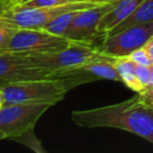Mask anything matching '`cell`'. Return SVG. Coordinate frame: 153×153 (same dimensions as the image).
Masks as SVG:
<instances>
[{"mask_svg": "<svg viewBox=\"0 0 153 153\" xmlns=\"http://www.w3.org/2000/svg\"><path fill=\"white\" fill-rule=\"evenodd\" d=\"M71 120L83 128L124 130L153 144V107L142 103L137 94L117 104L72 111Z\"/></svg>", "mask_w": 153, "mask_h": 153, "instance_id": "obj_1", "label": "cell"}, {"mask_svg": "<svg viewBox=\"0 0 153 153\" xmlns=\"http://www.w3.org/2000/svg\"><path fill=\"white\" fill-rule=\"evenodd\" d=\"M4 97V104L13 103H43L57 105L69 90L60 79L25 80L0 84Z\"/></svg>", "mask_w": 153, "mask_h": 153, "instance_id": "obj_2", "label": "cell"}, {"mask_svg": "<svg viewBox=\"0 0 153 153\" xmlns=\"http://www.w3.org/2000/svg\"><path fill=\"white\" fill-rule=\"evenodd\" d=\"M102 0H81L46 7H3L0 17L17 28H43L59 15L71 11H83L104 3ZM110 2V1H109Z\"/></svg>", "mask_w": 153, "mask_h": 153, "instance_id": "obj_3", "label": "cell"}, {"mask_svg": "<svg viewBox=\"0 0 153 153\" xmlns=\"http://www.w3.org/2000/svg\"><path fill=\"white\" fill-rule=\"evenodd\" d=\"M72 42L65 37L51 34L42 28H17L0 53L43 55L61 51Z\"/></svg>", "mask_w": 153, "mask_h": 153, "instance_id": "obj_4", "label": "cell"}, {"mask_svg": "<svg viewBox=\"0 0 153 153\" xmlns=\"http://www.w3.org/2000/svg\"><path fill=\"white\" fill-rule=\"evenodd\" d=\"M107 57L110 56L101 53L98 45L81 42H72L65 48L53 53L28 56L30 61L37 66L55 72L72 69Z\"/></svg>", "mask_w": 153, "mask_h": 153, "instance_id": "obj_5", "label": "cell"}, {"mask_svg": "<svg viewBox=\"0 0 153 153\" xmlns=\"http://www.w3.org/2000/svg\"><path fill=\"white\" fill-rule=\"evenodd\" d=\"M51 106L43 103L4 104L0 108V133L4 140H17L34 129L38 120Z\"/></svg>", "mask_w": 153, "mask_h": 153, "instance_id": "obj_6", "label": "cell"}, {"mask_svg": "<svg viewBox=\"0 0 153 153\" xmlns=\"http://www.w3.org/2000/svg\"><path fill=\"white\" fill-rule=\"evenodd\" d=\"M153 37V21L128 26L114 34L103 37L98 45L101 53L110 57H127L133 51L143 47Z\"/></svg>", "mask_w": 153, "mask_h": 153, "instance_id": "obj_7", "label": "cell"}, {"mask_svg": "<svg viewBox=\"0 0 153 153\" xmlns=\"http://www.w3.org/2000/svg\"><path fill=\"white\" fill-rule=\"evenodd\" d=\"M55 71L34 64L28 56L0 53V84L53 78Z\"/></svg>", "mask_w": 153, "mask_h": 153, "instance_id": "obj_8", "label": "cell"}, {"mask_svg": "<svg viewBox=\"0 0 153 153\" xmlns=\"http://www.w3.org/2000/svg\"><path fill=\"white\" fill-rule=\"evenodd\" d=\"M114 2L115 1L104 2L97 7L81 11L70 24L64 37L74 42L94 45L97 39L101 38L98 30L99 23L103 16L112 7Z\"/></svg>", "mask_w": 153, "mask_h": 153, "instance_id": "obj_9", "label": "cell"}, {"mask_svg": "<svg viewBox=\"0 0 153 153\" xmlns=\"http://www.w3.org/2000/svg\"><path fill=\"white\" fill-rule=\"evenodd\" d=\"M143 0H117L110 10L103 16L99 23L98 30L101 38L110 33L115 26L127 19Z\"/></svg>", "mask_w": 153, "mask_h": 153, "instance_id": "obj_10", "label": "cell"}, {"mask_svg": "<svg viewBox=\"0 0 153 153\" xmlns=\"http://www.w3.org/2000/svg\"><path fill=\"white\" fill-rule=\"evenodd\" d=\"M114 65L121 76V82L125 84L128 88L135 92H140L143 90V86L140 83L136 76L135 67L136 64L129 57H119L115 58Z\"/></svg>", "mask_w": 153, "mask_h": 153, "instance_id": "obj_11", "label": "cell"}, {"mask_svg": "<svg viewBox=\"0 0 153 153\" xmlns=\"http://www.w3.org/2000/svg\"><path fill=\"white\" fill-rule=\"evenodd\" d=\"M151 21H153V0H143L140 4L135 9V11L127 19H125L122 23L115 26L107 35L114 34V33L124 30V28L128 27V26L135 25V24L148 23V22Z\"/></svg>", "mask_w": 153, "mask_h": 153, "instance_id": "obj_12", "label": "cell"}, {"mask_svg": "<svg viewBox=\"0 0 153 153\" xmlns=\"http://www.w3.org/2000/svg\"><path fill=\"white\" fill-rule=\"evenodd\" d=\"M81 11H71L67 12L59 15L58 17H56L55 19H53L51 22L46 24L42 30H45L47 32L51 33V34L58 35V36H63L65 35V33L67 32V30L69 28L70 24L72 23V21L74 20V18L76 17V15L80 13Z\"/></svg>", "mask_w": 153, "mask_h": 153, "instance_id": "obj_13", "label": "cell"}, {"mask_svg": "<svg viewBox=\"0 0 153 153\" xmlns=\"http://www.w3.org/2000/svg\"><path fill=\"white\" fill-rule=\"evenodd\" d=\"M15 140L25 145L26 147H28V148L32 149V150L36 151V152H45L42 145H41V142L37 138V136L35 135L34 129L27 131L26 133H24L23 135H21L20 137H18L17 140Z\"/></svg>", "mask_w": 153, "mask_h": 153, "instance_id": "obj_14", "label": "cell"}, {"mask_svg": "<svg viewBox=\"0 0 153 153\" xmlns=\"http://www.w3.org/2000/svg\"><path fill=\"white\" fill-rule=\"evenodd\" d=\"M16 30L17 27L15 25L0 17V51L4 46V44L11 38V36Z\"/></svg>", "mask_w": 153, "mask_h": 153, "instance_id": "obj_15", "label": "cell"}, {"mask_svg": "<svg viewBox=\"0 0 153 153\" xmlns=\"http://www.w3.org/2000/svg\"><path fill=\"white\" fill-rule=\"evenodd\" d=\"M128 57L135 64H140V65H151L152 64L148 55H147L146 51L144 49V47H140V48L133 51Z\"/></svg>", "mask_w": 153, "mask_h": 153, "instance_id": "obj_16", "label": "cell"}, {"mask_svg": "<svg viewBox=\"0 0 153 153\" xmlns=\"http://www.w3.org/2000/svg\"><path fill=\"white\" fill-rule=\"evenodd\" d=\"M136 76L140 83L142 84L143 88L148 84L149 79H150V72H151V65H140L136 64L135 67Z\"/></svg>", "mask_w": 153, "mask_h": 153, "instance_id": "obj_17", "label": "cell"}, {"mask_svg": "<svg viewBox=\"0 0 153 153\" xmlns=\"http://www.w3.org/2000/svg\"><path fill=\"white\" fill-rule=\"evenodd\" d=\"M143 47H144V49L146 51V53H147V55H148L149 59H150L151 63L153 64V37H151Z\"/></svg>", "mask_w": 153, "mask_h": 153, "instance_id": "obj_18", "label": "cell"}, {"mask_svg": "<svg viewBox=\"0 0 153 153\" xmlns=\"http://www.w3.org/2000/svg\"><path fill=\"white\" fill-rule=\"evenodd\" d=\"M4 105V97H3V92L2 90H1V88H0V108Z\"/></svg>", "mask_w": 153, "mask_h": 153, "instance_id": "obj_19", "label": "cell"}, {"mask_svg": "<svg viewBox=\"0 0 153 153\" xmlns=\"http://www.w3.org/2000/svg\"><path fill=\"white\" fill-rule=\"evenodd\" d=\"M9 3V0H0V10L5 7Z\"/></svg>", "mask_w": 153, "mask_h": 153, "instance_id": "obj_20", "label": "cell"}, {"mask_svg": "<svg viewBox=\"0 0 153 153\" xmlns=\"http://www.w3.org/2000/svg\"><path fill=\"white\" fill-rule=\"evenodd\" d=\"M4 140V138H3V136H2V134L0 133V140Z\"/></svg>", "mask_w": 153, "mask_h": 153, "instance_id": "obj_21", "label": "cell"}, {"mask_svg": "<svg viewBox=\"0 0 153 153\" xmlns=\"http://www.w3.org/2000/svg\"><path fill=\"white\" fill-rule=\"evenodd\" d=\"M103 1H106V2H108V1H117V0H103Z\"/></svg>", "mask_w": 153, "mask_h": 153, "instance_id": "obj_22", "label": "cell"}, {"mask_svg": "<svg viewBox=\"0 0 153 153\" xmlns=\"http://www.w3.org/2000/svg\"><path fill=\"white\" fill-rule=\"evenodd\" d=\"M69 1H81V0H69ZM102 1H103V0H102ZM108 2H109V1H108Z\"/></svg>", "mask_w": 153, "mask_h": 153, "instance_id": "obj_23", "label": "cell"}, {"mask_svg": "<svg viewBox=\"0 0 153 153\" xmlns=\"http://www.w3.org/2000/svg\"><path fill=\"white\" fill-rule=\"evenodd\" d=\"M9 1H10V0H9Z\"/></svg>", "mask_w": 153, "mask_h": 153, "instance_id": "obj_24", "label": "cell"}]
</instances>
